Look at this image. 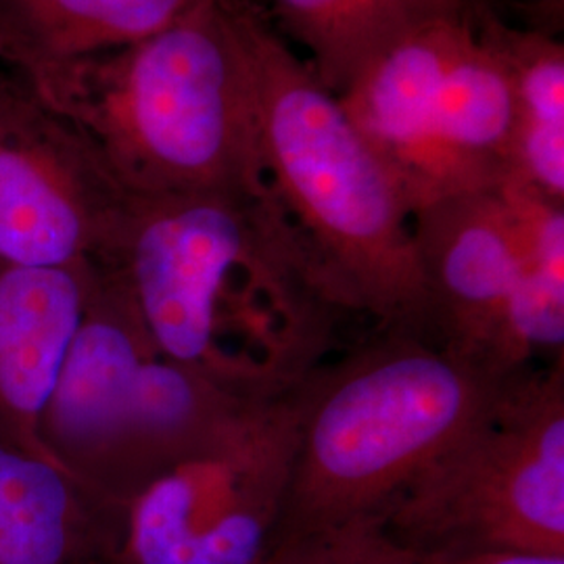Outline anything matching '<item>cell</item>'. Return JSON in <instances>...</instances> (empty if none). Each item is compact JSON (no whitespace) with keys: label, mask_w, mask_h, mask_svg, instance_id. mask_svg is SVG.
<instances>
[{"label":"cell","mask_w":564,"mask_h":564,"mask_svg":"<svg viewBox=\"0 0 564 564\" xmlns=\"http://www.w3.org/2000/svg\"><path fill=\"white\" fill-rule=\"evenodd\" d=\"M379 517L414 556H564V358L512 377Z\"/></svg>","instance_id":"52a82bcc"},{"label":"cell","mask_w":564,"mask_h":564,"mask_svg":"<svg viewBox=\"0 0 564 564\" xmlns=\"http://www.w3.org/2000/svg\"><path fill=\"white\" fill-rule=\"evenodd\" d=\"M203 0H13L34 65L80 59L153 36Z\"/></svg>","instance_id":"9a60e30c"},{"label":"cell","mask_w":564,"mask_h":564,"mask_svg":"<svg viewBox=\"0 0 564 564\" xmlns=\"http://www.w3.org/2000/svg\"><path fill=\"white\" fill-rule=\"evenodd\" d=\"M120 512L59 464L0 444V564H113Z\"/></svg>","instance_id":"7c38bea8"},{"label":"cell","mask_w":564,"mask_h":564,"mask_svg":"<svg viewBox=\"0 0 564 564\" xmlns=\"http://www.w3.org/2000/svg\"><path fill=\"white\" fill-rule=\"evenodd\" d=\"M464 4H473V2H485V0H463Z\"/></svg>","instance_id":"d6986e66"},{"label":"cell","mask_w":564,"mask_h":564,"mask_svg":"<svg viewBox=\"0 0 564 564\" xmlns=\"http://www.w3.org/2000/svg\"><path fill=\"white\" fill-rule=\"evenodd\" d=\"M39 101L126 193L265 191L256 76L232 0L144 41L36 65Z\"/></svg>","instance_id":"7a4b0ae2"},{"label":"cell","mask_w":564,"mask_h":564,"mask_svg":"<svg viewBox=\"0 0 564 564\" xmlns=\"http://www.w3.org/2000/svg\"><path fill=\"white\" fill-rule=\"evenodd\" d=\"M337 99L410 214L510 178L512 86L468 4L391 44Z\"/></svg>","instance_id":"8992f818"},{"label":"cell","mask_w":564,"mask_h":564,"mask_svg":"<svg viewBox=\"0 0 564 564\" xmlns=\"http://www.w3.org/2000/svg\"><path fill=\"white\" fill-rule=\"evenodd\" d=\"M153 349L120 284L93 265L80 324L42 412L41 442L101 494L139 368Z\"/></svg>","instance_id":"30bf717a"},{"label":"cell","mask_w":564,"mask_h":564,"mask_svg":"<svg viewBox=\"0 0 564 564\" xmlns=\"http://www.w3.org/2000/svg\"><path fill=\"white\" fill-rule=\"evenodd\" d=\"M121 197L97 155L44 105L0 111V263L95 265Z\"/></svg>","instance_id":"9c48e42d"},{"label":"cell","mask_w":564,"mask_h":564,"mask_svg":"<svg viewBox=\"0 0 564 564\" xmlns=\"http://www.w3.org/2000/svg\"><path fill=\"white\" fill-rule=\"evenodd\" d=\"M429 335L508 379L563 356L564 205L519 182L412 214Z\"/></svg>","instance_id":"5b68a950"},{"label":"cell","mask_w":564,"mask_h":564,"mask_svg":"<svg viewBox=\"0 0 564 564\" xmlns=\"http://www.w3.org/2000/svg\"><path fill=\"white\" fill-rule=\"evenodd\" d=\"M95 265L162 356L253 398L303 383L351 316L270 186L123 191Z\"/></svg>","instance_id":"6da1fadb"},{"label":"cell","mask_w":564,"mask_h":564,"mask_svg":"<svg viewBox=\"0 0 564 564\" xmlns=\"http://www.w3.org/2000/svg\"><path fill=\"white\" fill-rule=\"evenodd\" d=\"M485 41L505 63L514 137L510 178L564 205V44L558 36L523 28L485 2L470 4Z\"/></svg>","instance_id":"4fadbf2b"},{"label":"cell","mask_w":564,"mask_h":564,"mask_svg":"<svg viewBox=\"0 0 564 564\" xmlns=\"http://www.w3.org/2000/svg\"><path fill=\"white\" fill-rule=\"evenodd\" d=\"M90 274L93 265L0 263V444L51 463L41 442L42 412L80 324Z\"/></svg>","instance_id":"8fae6325"},{"label":"cell","mask_w":564,"mask_h":564,"mask_svg":"<svg viewBox=\"0 0 564 564\" xmlns=\"http://www.w3.org/2000/svg\"><path fill=\"white\" fill-rule=\"evenodd\" d=\"M260 564H419L384 529L379 514H362L279 538Z\"/></svg>","instance_id":"2e32d148"},{"label":"cell","mask_w":564,"mask_h":564,"mask_svg":"<svg viewBox=\"0 0 564 564\" xmlns=\"http://www.w3.org/2000/svg\"><path fill=\"white\" fill-rule=\"evenodd\" d=\"M232 2L256 76L265 181L330 293L377 330L431 337L412 214L398 184L262 9Z\"/></svg>","instance_id":"3957f363"},{"label":"cell","mask_w":564,"mask_h":564,"mask_svg":"<svg viewBox=\"0 0 564 564\" xmlns=\"http://www.w3.org/2000/svg\"><path fill=\"white\" fill-rule=\"evenodd\" d=\"M303 383L245 405L121 506L113 564L262 563L291 481Z\"/></svg>","instance_id":"ba28073f"},{"label":"cell","mask_w":564,"mask_h":564,"mask_svg":"<svg viewBox=\"0 0 564 564\" xmlns=\"http://www.w3.org/2000/svg\"><path fill=\"white\" fill-rule=\"evenodd\" d=\"M494 11L505 15L506 9L523 21V28L558 36L563 32L564 0H485Z\"/></svg>","instance_id":"e0dca14e"},{"label":"cell","mask_w":564,"mask_h":564,"mask_svg":"<svg viewBox=\"0 0 564 564\" xmlns=\"http://www.w3.org/2000/svg\"><path fill=\"white\" fill-rule=\"evenodd\" d=\"M510 379L491 377L412 330H377L324 362L303 383L291 481L274 542L379 514L484 414Z\"/></svg>","instance_id":"277c9868"},{"label":"cell","mask_w":564,"mask_h":564,"mask_svg":"<svg viewBox=\"0 0 564 564\" xmlns=\"http://www.w3.org/2000/svg\"><path fill=\"white\" fill-rule=\"evenodd\" d=\"M419 564H564V556L533 552H464L416 556Z\"/></svg>","instance_id":"ac0fdd59"},{"label":"cell","mask_w":564,"mask_h":564,"mask_svg":"<svg viewBox=\"0 0 564 564\" xmlns=\"http://www.w3.org/2000/svg\"><path fill=\"white\" fill-rule=\"evenodd\" d=\"M279 34L307 53L333 95L391 44L429 20L466 7L463 0H270Z\"/></svg>","instance_id":"5bb4252c"}]
</instances>
